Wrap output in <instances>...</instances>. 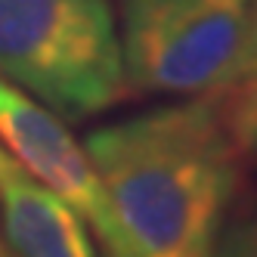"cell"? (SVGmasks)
Wrapping results in <instances>:
<instances>
[{
  "instance_id": "obj_3",
  "label": "cell",
  "mask_w": 257,
  "mask_h": 257,
  "mask_svg": "<svg viewBox=\"0 0 257 257\" xmlns=\"http://www.w3.org/2000/svg\"><path fill=\"white\" fill-rule=\"evenodd\" d=\"M254 0H124L127 87L161 96H220L238 81Z\"/></svg>"
},
{
  "instance_id": "obj_2",
  "label": "cell",
  "mask_w": 257,
  "mask_h": 257,
  "mask_svg": "<svg viewBox=\"0 0 257 257\" xmlns=\"http://www.w3.org/2000/svg\"><path fill=\"white\" fill-rule=\"evenodd\" d=\"M0 81L65 124L121 102L131 87L108 0H0Z\"/></svg>"
},
{
  "instance_id": "obj_6",
  "label": "cell",
  "mask_w": 257,
  "mask_h": 257,
  "mask_svg": "<svg viewBox=\"0 0 257 257\" xmlns=\"http://www.w3.org/2000/svg\"><path fill=\"white\" fill-rule=\"evenodd\" d=\"M220 105H223L226 124L238 149L257 155V78L242 81L229 87L226 93H220Z\"/></svg>"
},
{
  "instance_id": "obj_9",
  "label": "cell",
  "mask_w": 257,
  "mask_h": 257,
  "mask_svg": "<svg viewBox=\"0 0 257 257\" xmlns=\"http://www.w3.org/2000/svg\"><path fill=\"white\" fill-rule=\"evenodd\" d=\"M0 257H13V251H10V248H7L4 242H0Z\"/></svg>"
},
{
  "instance_id": "obj_1",
  "label": "cell",
  "mask_w": 257,
  "mask_h": 257,
  "mask_svg": "<svg viewBox=\"0 0 257 257\" xmlns=\"http://www.w3.org/2000/svg\"><path fill=\"white\" fill-rule=\"evenodd\" d=\"M84 149L112 201L124 257H214L242 174L220 96L96 127Z\"/></svg>"
},
{
  "instance_id": "obj_4",
  "label": "cell",
  "mask_w": 257,
  "mask_h": 257,
  "mask_svg": "<svg viewBox=\"0 0 257 257\" xmlns=\"http://www.w3.org/2000/svg\"><path fill=\"white\" fill-rule=\"evenodd\" d=\"M0 146L44 186L75 211L84 226L93 229L105 257H124L121 229L102 180L90 161L84 143L75 140L68 124L0 81Z\"/></svg>"
},
{
  "instance_id": "obj_10",
  "label": "cell",
  "mask_w": 257,
  "mask_h": 257,
  "mask_svg": "<svg viewBox=\"0 0 257 257\" xmlns=\"http://www.w3.org/2000/svg\"><path fill=\"white\" fill-rule=\"evenodd\" d=\"M254 10H257V0H254Z\"/></svg>"
},
{
  "instance_id": "obj_7",
  "label": "cell",
  "mask_w": 257,
  "mask_h": 257,
  "mask_svg": "<svg viewBox=\"0 0 257 257\" xmlns=\"http://www.w3.org/2000/svg\"><path fill=\"white\" fill-rule=\"evenodd\" d=\"M214 257H257V214L235 220L232 226L220 232Z\"/></svg>"
},
{
  "instance_id": "obj_8",
  "label": "cell",
  "mask_w": 257,
  "mask_h": 257,
  "mask_svg": "<svg viewBox=\"0 0 257 257\" xmlns=\"http://www.w3.org/2000/svg\"><path fill=\"white\" fill-rule=\"evenodd\" d=\"M251 78H257V10H254V25H251V41H248V53H245V65H242V75H238L235 84L251 81Z\"/></svg>"
},
{
  "instance_id": "obj_5",
  "label": "cell",
  "mask_w": 257,
  "mask_h": 257,
  "mask_svg": "<svg viewBox=\"0 0 257 257\" xmlns=\"http://www.w3.org/2000/svg\"><path fill=\"white\" fill-rule=\"evenodd\" d=\"M0 223L13 257H99L84 220L0 146Z\"/></svg>"
}]
</instances>
